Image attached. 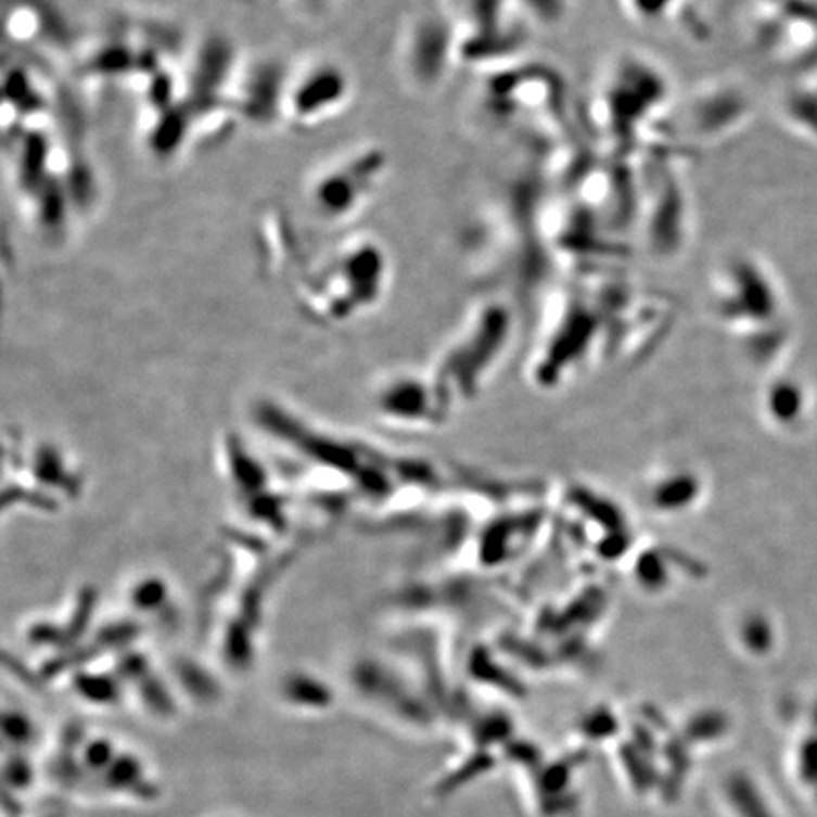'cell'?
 Returning <instances> with one entry per match:
<instances>
[{
    "instance_id": "6da1fadb",
    "label": "cell",
    "mask_w": 817,
    "mask_h": 817,
    "mask_svg": "<svg viewBox=\"0 0 817 817\" xmlns=\"http://www.w3.org/2000/svg\"><path fill=\"white\" fill-rule=\"evenodd\" d=\"M674 95L671 76L641 53H618L604 68L590 101V124L610 157L641 159L668 148L661 124H668Z\"/></svg>"
},
{
    "instance_id": "7a4b0ae2",
    "label": "cell",
    "mask_w": 817,
    "mask_h": 817,
    "mask_svg": "<svg viewBox=\"0 0 817 817\" xmlns=\"http://www.w3.org/2000/svg\"><path fill=\"white\" fill-rule=\"evenodd\" d=\"M478 104L490 126L508 131L549 135L567 122V89L562 76L544 65H524L521 60L493 68L478 89Z\"/></svg>"
},
{
    "instance_id": "3957f363",
    "label": "cell",
    "mask_w": 817,
    "mask_h": 817,
    "mask_svg": "<svg viewBox=\"0 0 817 817\" xmlns=\"http://www.w3.org/2000/svg\"><path fill=\"white\" fill-rule=\"evenodd\" d=\"M641 177L636 178V218L641 244L655 258H674L687 246L691 231V208L684 180L668 152H656L640 159Z\"/></svg>"
},
{
    "instance_id": "277c9868",
    "label": "cell",
    "mask_w": 817,
    "mask_h": 817,
    "mask_svg": "<svg viewBox=\"0 0 817 817\" xmlns=\"http://www.w3.org/2000/svg\"><path fill=\"white\" fill-rule=\"evenodd\" d=\"M742 97L740 89L730 86L729 81H707L702 88L692 93L687 103V129L694 135V139L712 142L723 139L732 129H737L745 118L748 108H730L723 111L722 106L737 101Z\"/></svg>"
},
{
    "instance_id": "5b68a950",
    "label": "cell",
    "mask_w": 817,
    "mask_h": 817,
    "mask_svg": "<svg viewBox=\"0 0 817 817\" xmlns=\"http://www.w3.org/2000/svg\"><path fill=\"white\" fill-rule=\"evenodd\" d=\"M621 7L625 17L649 29L681 27L689 20L699 22L697 15H689L687 0H621Z\"/></svg>"
}]
</instances>
